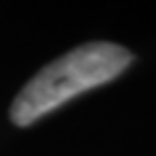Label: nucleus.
Here are the masks:
<instances>
[{
  "label": "nucleus",
  "instance_id": "nucleus-1",
  "mask_svg": "<svg viewBox=\"0 0 156 156\" xmlns=\"http://www.w3.org/2000/svg\"><path fill=\"white\" fill-rule=\"evenodd\" d=\"M132 52L113 41H89L37 72L11 104V122L20 128L58 108L67 100L111 83L130 63Z\"/></svg>",
  "mask_w": 156,
  "mask_h": 156
}]
</instances>
